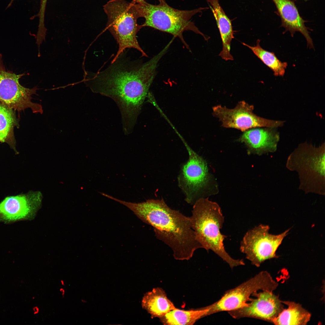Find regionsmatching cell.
Here are the masks:
<instances>
[{
    "label": "cell",
    "instance_id": "obj_13",
    "mask_svg": "<svg viewBox=\"0 0 325 325\" xmlns=\"http://www.w3.org/2000/svg\"><path fill=\"white\" fill-rule=\"evenodd\" d=\"M275 4L277 12L281 20V26L289 31L293 37L296 32L302 34L306 40L308 46L314 48L312 39L305 21L300 16L294 2L291 0H272Z\"/></svg>",
    "mask_w": 325,
    "mask_h": 325
},
{
    "label": "cell",
    "instance_id": "obj_19",
    "mask_svg": "<svg viewBox=\"0 0 325 325\" xmlns=\"http://www.w3.org/2000/svg\"><path fill=\"white\" fill-rule=\"evenodd\" d=\"M260 40L258 39L256 44L250 46L244 42L243 45L248 47L261 61L271 70L276 76H283L288 66L286 62H282L276 57L274 53L269 51L263 48L260 45Z\"/></svg>",
    "mask_w": 325,
    "mask_h": 325
},
{
    "label": "cell",
    "instance_id": "obj_16",
    "mask_svg": "<svg viewBox=\"0 0 325 325\" xmlns=\"http://www.w3.org/2000/svg\"><path fill=\"white\" fill-rule=\"evenodd\" d=\"M142 306L151 317L159 318L176 308L167 297L164 290L158 287L153 289L144 295Z\"/></svg>",
    "mask_w": 325,
    "mask_h": 325
},
{
    "label": "cell",
    "instance_id": "obj_17",
    "mask_svg": "<svg viewBox=\"0 0 325 325\" xmlns=\"http://www.w3.org/2000/svg\"><path fill=\"white\" fill-rule=\"evenodd\" d=\"M206 307L185 310L175 308L159 318L164 325H193L201 318L207 316Z\"/></svg>",
    "mask_w": 325,
    "mask_h": 325
},
{
    "label": "cell",
    "instance_id": "obj_11",
    "mask_svg": "<svg viewBox=\"0 0 325 325\" xmlns=\"http://www.w3.org/2000/svg\"><path fill=\"white\" fill-rule=\"evenodd\" d=\"M246 306L228 311L233 318H252L273 322L284 309L281 301L272 292L262 291L253 293Z\"/></svg>",
    "mask_w": 325,
    "mask_h": 325
},
{
    "label": "cell",
    "instance_id": "obj_2",
    "mask_svg": "<svg viewBox=\"0 0 325 325\" xmlns=\"http://www.w3.org/2000/svg\"><path fill=\"white\" fill-rule=\"evenodd\" d=\"M144 222L153 228L156 238L168 246L177 260H188L195 251L203 248L193 229L190 217L170 208L163 199L140 203L119 200Z\"/></svg>",
    "mask_w": 325,
    "mask_h": 325
},
{
    "label": "cell",
    "instance_id": "obj_8",
    "mask_svg": "<svg viewBox=\"0 0 325 325\" xmlns=\"http://www.w3.org/2000/svg\"><path fill=\"white\" fill-rule=\"evenodd\" d=\"M25 75L6 71L0 53V101L15 111L19 112L30 108L33 113L42 114V105L32 101V95H37L39 89L36 86L26 88L20 83L19 79Z\"/></svg>",
    "mask_w": 325,
    "mask_h": 325
},
{
    "label": "cell",
    "instance_id": "obj_15",
    "mask_svg": "<svg viewBox=\"0 0 325 325\" xmlns=\"http://www.w3.org/2000/svg\"><path fill=\"white\" fill-rule=\"evenodd\" d=\"M216 21L222 44V49L219 54L225 60H234L230 53L231 42L234 38L231 22L220 6L218 0H207Z\"/></svg>",
    "mask_w": 325,
    "mask_h": 325
},
{
    "label": "cell",
    "instance_id": "obj_25",
    "mask_svg": "<svg viewBox=\"0 0 325 325\" xmlns=\"http://www.w3.org/2000/svg\"><path fill=\"white\" fill-rule=\"evenodd\" d=\"M60 283H61V284L62 286H64L65 285V283H64V282L63 281V280H60Z\"/></svg>",
    "mask_w": 325,
    "mask_h": 325
},
{
    "label": "cell",
    "instance_id": "obj_7",
    "mask_svg": "<svg viewBox=\"0 0 325 325\" xmlns=\"http://www.w3.org/2000/svg\"><path fill=\"white\" fill-rule=\"evenodd\" d=\"M268 225L261 224L249 230L241 242L240 251L257 267L266 260L277 258L276 252L290 229L278 234L269 233Z\"/></svg>",
    "mask_w": 325,
    "mask_h": 325
},
{
    "label": "cell",
    "instance_id": "obj_4",
    "mask_svg": "<svg viewBox=\"0 0 325 325\" xmlns=\"http://www.w3.org/2000/svg\"><path fill=\"white\" fill-rule=\"evenodd\" d=\"M157 5L149 3L145 1L135 3L140 17L145 19L142 27L147 26L170 34L179 37L187 47L183 34L185 31L190 30L208 39L190 21L192 17L207 8H200L189 10H181L169 6L165 0L159 1Z\"/></svg>",
    "mask_w": 325,
    "mask_h": 325
},
{
    "label": "cell",
    "instance_id": "obj_6",
    "mask_svg": "<svg viewBox=\"0 0 325 325\" xmlns=\"http://www.w3.org/2000/svg\"><path fill=\"white\" fill-rule=\"evenodd\" d=\"M278 283L268 272L263 271L235 288L226 291L221 298L207 306V316L229 311L247 305L250 296L259 290L272 292Z\"/></svg>",
    "mask_w": 325,
    "mask_h": 325
},
{
    "label": "cell",
    "instance_id": "obj_20",
    "mask_svg": "<svg viewBox=\"0 0 325 325\" xmlns=\"http://www.w3.org/2000/svg\"><path fill=\"white\" fill-rule=\"evenodd\" d=\"M14 110L0 101V142L13 143L14 130L18 125ZM15 111V110H14Z\"/></svg>",
    "mask_w": 325,
    "mask_h": 325
},
{
    "label": "cell",
    "instance_id": "obj_14",
    "mask_svg": "<svg viewBox=\"0 0 325 325\" xmlns=\"http://www.w3.org/2000/svg\"><path fill=\"white\" fill-rule=\"evenodd\" d=\"M258 127L243 132L239 140L257 152L274 151L280 135L276 128Z\"/></svg>",
    "mask_w": 325,
    "mask_h": 325
},
{
    "label": "cell",
    "instance_id": "obj_21",
    "mask_svg": "<svg viewBox=\"0 0 325 325\" xmlns=\"http://www.w3.org/2000/svg\"><path fill=\"white\" fill-rule=\"evenodd\" d=\"M47 0H40V5L38 14L36 16L39 18L38 30L37 36L40 38L45 36L47 29L45 26V15Z\"/></svg>",
    "mask_w": 325,
    "mask_h": 325
},
{
    "label": "cell",
    "instance_id": "obj_22",
    "mask_svg": "<svg viewBox=\"0 0 325 325\" xmlns=\"http://www.w3.org/2000/svg\"><path fill=\"white\" fill-rule=\"evenodd\" d=\"M33 313L34 314H36L39 313V308L38 306H35L33 308Z\"/></svg>",
    "mask_w": 325,
    "mask_h": 325
},
{
    "label": "cell",
    "instance_id": "obj_10",
    "mask_svg": "<svg viewBox=\"0 0 325 325\" xmlns=\"http://www.w3.org/2000/svg\"><path fill=\"white\" fill-rule=\"evenodd\" d=\"M185 144L189 158L182 167L178 184L185 196V201L194 204L198 192L207 182L208 168L205 160Z\"/></svg>",
    "mask_w": 325,
    "mask_h": 325
},
{
    "label": "cell",
    "instance_id": "obj_23",
    "mask_svg": "<svg viewBox=\"0 0 325 325\" xmlns=\"http://www.w3.org/2000/svg\"><path fill=\"white\" fill-rule=\"evenodd\" d=\"M59 291L61 293V295L62 297L63 298L64 297L65 293V290L63 288H61L60 289Z\"/></svg>",
    "mask_w": 325,
    "mask_h": 325
},
{
    "label": "cell",
    "instance_id": "obj_9",
    "mask_svg": "<svg viewBox=\"0 0 325 325\" xmlns=\"http://www.w3.org/2000/svg\"><path fill=\"white\" fill-rule=\"evenodd\" d=\"M213 115L218 118L222 126L244 132L258 127L277 128L282 126L283 121L267 119L253 112L254 106L244 101L238 102L233 109L219 105L212 107Z\"/></svg>",
    "mask_w": 325,
    "mask_h": 325
},
{
    "label": "cell",
    "instance_id": "obj_24",
    "mask_svg": "<svg viewBox=\"0 0 325 325\" xmlns=\"http://www.w3.org/2000/svg\"><path fill=\"white\" fill-rule=\"evenodd\" d=\"M159 1H160L162 0H158ZM145 1V0H132V2L134 3H137L141 2L143 1Z\"/></svg>",
    "mask_w": 325,
    "mask_h": 325
},
{
    "label": "cell",
    "instance_id": "obj_3",
    "mask_svg": "<svg viewBox=\"0 0 325 325\" xmlns=\"http://www.w3.org/2000/svg\"><path fill=\"white\" fill-rule=\"evenodd\" d=\"M190 217L193 229L203 248L212 251L232 268L245 265L243 259H233L225 249L224 241L227 236L220 232L224 217L217 203L208 198H199L193 204Z\"/></svg>",
    "mask_w": 325,
    "mask_h": 325
},
{
    "label": "cell",
    "instance_id": "obj_1",
    "mask_svg": "<svg viewBox=\"0 0 325 325\" xmlns=\"http://www.w3.org/2000/svg\"><path fill=\"white\" fill-rule=\"evenodd\" d=\"M167 50L165 47L144 63L131 59L125 51L104 70L94 73L85 71L84 82L92 91L109 97L117 104L125 134L132 132L158 62Z\"/></svg>",
    "mask_w": 325,
    "mask_h": 325
},
{
    "label": "cell",
    "instance_id": "obj_5",
    "mask_svg": "<svg viewBox=\"0 0 325 325\" xmlns=\"http://www.w3.org/2000/svg\"><path fill=\"white\" fill-rule=\"evenodd\" d=\"M107 17L106 26L118 45L119 48L112 61L128 48H134L141 52L142 56L147 55L141 47L137 34L143 27L137 23L140 17L135 4L125 0H110L103 6Z\"/></svg>",
    "mask_w": 325,
    "mask_h": 325
},
{
    "label": "cell",
    "instance_id": "obj_18",
    "mask_svg": "<svg viewBox=\"0 0 325 325\" xmlns=\"http://www.w3.org/2000/svg\"><path fill=\"white\" fill-rule=\"evenodd\" d=\"M288 306L273 321L275 325H305L310 320L311 314L299 303L281 301Z\"/></svg>",
    "mask_w": 325,
    "mask_h": 325
},
{
    "label": "cell",
    "instance_id": "obj_12",
    "mask_svg": "<svg viewBox=\"0 0 325 325\" xmlns=\"http://www.w3.org/2000/svg\"><path fill=\"white\" fill-rule=\"evenodd\" d=\"M42 198L39 191L7 197L0 203V217L10 221L33 219L41 207Z\"/></svg>",
    "mask_w": 325,
    "mask_h": 325
}]
</instances>
